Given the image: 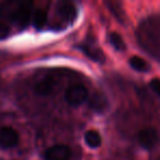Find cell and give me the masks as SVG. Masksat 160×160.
Instances as JSON below:
<instances>
[{"instance_id":"obj_13","label":"cell","mask_w":160,"mask_h":160,"mask_svg":"<svg viewBox=\"0 0 160 160\" xmlns=\"http://www.w3.org/2000/svg\"><path fill=\"white\" fill-rule=\"evenodd\" d=\"M110 42H111L112 46L116 51H125V48H126V45H125L123 38L118 33H115V32L110 34Z\"/></svg>"},{"instance_id":"obj_12","label":"cell","mask_w":160,"mask_h":160,"mask_svg":"<svg viewBox=\"0 0 160 160\" xmlns=\"http://www.w3.org/2000/svg\"><path fill=\"white\" fill-rule=\"evenodd\" d=\"M80 48L82 49V52L88 56L89 58H91L92 60H96V62H102L104 59V56H103L102 52L98 48H92V47L88 46L87 44H85L83 46H81Z\"/></svg>"},{"instance_id":"obj_2","label":"cell","mask_w":160,"mask_h":160,"mask_svg":"<svg viewBox=\"0 0 160 160\" xmlns=\"http://www.w3.org/2000/svg\"><path fill=\"white\" fill-rule=\"evenodd\" d=\"M88 99V90L82 85H72L65 92V100L68 104L77 107Z\"/></svg>"},{"instance_id":"obj_5","label":"cell","mask_w":160,"mask_h":160,"mask_svg":"<svg viewBox=\"0 0 160 160\" xmlns=\"http://www.w3.org/2000/svg\"><path fill=\"white\" fill-rule=\"evenodd\" d=\"M70 148L66 145H54L45 152V160H68Z\"/></svg>"},{"instance_id":"obj_4","label":"cell","mask_w":160,"mask_h":160,"mask_svg":"<svg viewBox=\"0 0 160 160\" xmlns=\"http://www.w3.org/2000/svg\"><path fill=\"white\" fill-rule=\"evenodd\" d=\"M19 142V134L10 126L0 127V147L9 149L17 146Z\"/></svg>"},{"instance_id":"obj_8","label":"cell","mask_w":160,"mask_h":160,"mask_svg":"<svg viewBox=\"0 0 160 160\" xmlns=\"http://www.w3.org/2000/svg\"><path fill=\"white\" fill-rule=\"evenodd\" d=\"M89 107L96 112H103L108 108L107 98L102 93H94L89 101Z\"/></svg>"},{"instance_id":"obj_10","label":"cell","mask_w":160,"mask_h":160,"mask_svg":"<svg viewBox=\"0 0 160 160\" xmlns=\"http://www.w3.org/2000/svg\"><path fill=\"white\" fill-rule=\"evenodd\" d=\"M129 65L133 69L142 72H146L149 70V65L145 59H142L139 56H133L129 58Z\"/></svg>"},{"instance_id":"obj_6","label":"cell","mask_w":160,"mask_h":160,"mask_svg":"<svg viewBox=\"0 0 160 160\" xmlns=\"http://www.w3.org/2000/svg\"><path fill=\"white\" fill-rule=\"evenodd\" d=\"M57 12L58 16L62 18V20L66 21V22H71L72 20H75L76 14H77L75 6L71 2H68V1H60V2H58Z\"/></svg>"},{"instance_id":"obj_7","label":"cell","mask_w":160,"mask_h":160,"mask_svg":"<svg viewBox=\"0 0 160 160\" xmlns=\"http://www.w3.org/2000/svg\"><path fill=\"white\" fill-rule=\"evenodd\" d=\"M54 88H55V82L51 78H46L41 81H38L35 86H34V90L40 96H48L51 92H53Z\"/></svg>"},{"instance_id":"obj_9","label":"cell","mask_w":160,"mask_h":160,"mask_svg":"<svg viewBox=\"0 0 160 160\" xmlns=\"http://www.w3.org/2000/svg\"><path fill=\"white\" fill-rule=\"evenodd\" d=\"M85 142L91 148H98L102 144V138L97 131H88L85 134Z\"/></svg>"},{"instance_id":"obj_15","label":"cell","mask_w":160,"mask_h":160,"mask_svg":"<svg viewBox=\"0 0 160 160\" xmlns=\"http://www.w3.org/2000/svg\"><path fill=\"white\" fill-rule=\"evenodd\" d=\"M150 88L153 90L156 94L160 98V80L158 78H155L150 81Z\"/></svg>"},{"instance_id":"obj_1","label":"cell","mask_w":160,"mask_h":160,"mask_svg":"<svg viewBox=\"0 0 160 160\" xmlns=\"http://www.w3.org/2000/svg\"><path fill=\"white\" fill-rule=\"evenodd\" d=\"M32 2H17L8 1L0 7V14L21 25H25L30 20Z\"/></svg>"},{"instance_id":"obj_3","label":"cell","mask_w":160,"mask_h":160,"mask_svg":"<svg viewBox=\"0 0 160 160\" xmlns=\"http://www.w3.org/2000/svg\"><path fill=\"white\" fill-rule=\"evenodd\" d=\"M138 142L142 148L147 150H151L157 147L160 142V135L155 128L147 127L138 133Z\"/></svg>"},{"instance_id":"obj_11","label":"cell","mask_w":160,"mask_h":160,"mask_svg":"<svg viewBox=\"0 0 160 160\" xmlns=\"http://www.w3.org/2000/svg\"><path fill=\"white\" fill-rule=\"evenodd\" d=\"M47 12L44 9H38L34 13V27L38 30H41L46 25L47 23Z\"/></svg>"},{"instance_id":"obj_14","label":"cell","mask_w":160,"mask_h":160,"mask_svg":"<svg viewBox=\"0 0 160 160\" xmlns=\"http://www.w3.org/2000/svg\"><path fill=\"white\" fill-rule=\"evenodd\" d=\"M10 33V27L6 22L0 20V40L5 38L9 35Z\"/></svg>"}]
</instances>
